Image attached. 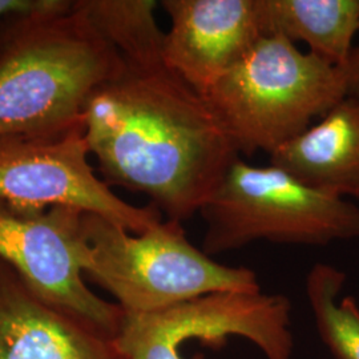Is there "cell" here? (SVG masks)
Instances as JSON below:
<instances>
[{"mask_svg": "<svg viewBox=\"0 0 359 359\" xmlns=\"http://www.w3.org/2000/svg\"><path fill=\"white\" fill-rule=\"evenodd\" d=\"M93 28L120 55L123 63L156 65L164 63L163 31L156 20V0H74Z\"/></svg>", "mask_w": 359, "mask_h": 359, "instance_id": "13", "label": "cell"}, {"mask_svg": "<svg viewBox=\"0 0 359 359\" xmlns=\"http://www.w3.org/2000/svg\"><path fill=\"white\" fill-rule=\"evenodd\" d=\"M86 212L74 206L13 205L0 201V259L44 299L90 322L115 339L124 318L84 283L90 249Z\"/></svg>", "mask_w": 359, "mask_h": 359, "instance_id": "7", "label": "cell"}, {"mask_svg": "<svg viewBox=\"0 0 359 359\" xmlns=\"http://www.w3.org/2000/svg\"><path fill=\"white\" fill-rule=\"evenodd\" d=\"M347 96L342 68L287 39H261L206 93L238 152L271 154Z\"/></svg>", "mask_w": 359, "mask_h": 359, "instance_id": "3", "label": "cell"}, {"mask_svg": "<svg viewBox=\"0 0 359 359\" xmlns=\"http://www.w3.org/2000/svg\"><path fill=\"white\" fill-rule=\"evenodd\" d=\"M0 201L39 208L74 206L133 233L163 219L152 204H129L96 175L83 124L51 135L0 139Z\"/></svg>", "mask_w": 359, "mask_h": 359, "instance_id": "8", "label": "cell"}, {"mask_svg": "<svg viewBox=\"0 0 359 359\" xmlns=\"http://www.w3.org/2000/svg\"><path fill=\"white\" fill-rule=\"evenodd\" d=\"M0 359H121L114 338L32 290L0 259Z\"/></svg>", "mask_w": 359, "mask_h": 359, "instance_id": "10", "label": "cell"}, {"mask_svg": "<svg viewBox=\"0 0 359 359\" xmlns=\"http://www.w3.org/2000/svg\"><path fill=\"white\" fill-rule=\"evenodd\" d=\"M346 274L316 264L306 277V295L322 342L335 359H359V306L354 297L339 299Z\"/></svg>", "mask_w": 359, "mask_h": 359, "instance_id": "14", "label": "cell"}, {"mask_svg": "<svg viewBox=\"0 0 359 359\" xmlns=\"http://www.w3.org/2000/svg\"><path fill=\"white\" fill-rule=\"evenodd\" d=\"M209 256L257 241L322 246L359 238V206L283 168L234 161L198 213Z\"/></svg>", "mask_w": 359, "mask_h": 359, "instance_id": "5", "label": "cell"}, {"mask_svg": "<svg viewBox=\"0 0 359 359\" xmlns=\"http://www.w3.org/2000/svg\"><path fill=\"white\" fill-rule=\"evenodd\" d=\"M115 48L69 7L0 23V139L83 124L92 92L121 69Z\"/></svg>", "mask_w": 359, "mask_h": 359, "instance_id": "2", "label": "cell"}, {"mask_svg": "<svg viewBox=\"0 0 359 359\" xmlns=\"http://www.w3.org/2000/svg\"><path fill=\"white\" fill-rule=\"evenodd\" d=\"M90 249L86 274L114 295L126 313H148L216 292L259 290L256 271L226 266L188 240L182 224L161 219L133 233L84 213Z\"/></svg>", "mask_w": 359, "mask_h": 359, "instance_id": "4", "label": "cell"}, {"mask_svg": "<svg viewBox=\"0 0 359 359\" xmlns=\"http://www.w3.org/2000/svg\"><path fill=\"white\" fill-rule=\"evenodd\" d=\"M265 36L278 35L342 67L359 32V0H258Z\"/></svg>", "mask_w": 359, "mask_h": 359, "instance_id": "12", "label": "cell"}, {"mask_svg": "<svg viewBox=\"0 0 359 359\" xmlns=\"http://www.w3.org/2000/svg\"><path fill=\"white\" fill-rule=\"evenodd\" d=\"M269 157L310 187L359 201L358 100L346 96Z\"/></svg>", "mask_w": 359, "mask_h": 359, "instance_id": "11", "label": "cell"}, {"mask_svg": "<svg viewBox=\"0 0 359 359\" xmlns=\"http://www.w3.org/2000/svg\"><path fill=\"white\" fill-rule=\"evenodd\" d=\"M290 326L292 304L285 295L216 292L148 313L124 311L114 341L121 359H185L180 348L192 339L222 347L231 337L250 341L266 359H292Z\"/></svg>", "mask_w": 359, "mask_h": 359, "instance_id": "6", "label": "cell"}, {"mask_svg": "<svg viewBox=\"0 0 359 359\" xmlns=\"http://www.w3.org/2000/svg\"><path fill=\"white\" fill-rule=\"evenodd\" d=\"M83 129L109 187L148 196L163 217L181 224L241 158L205 96L165 63H123L88 97Z\"/></svg>", "mask_w": 359, "mask_h": 359, "instance_id": "1", "label": "cell"}, {"mask_svg": "<svg viewBox=\"0 0 359 359\" xmlns=\"http://www.w3.org/2000/svg\"><path fill=\"white\" fill-rule=\"evenodd\" d=\"M71 3V0H0V23L19 15L63 10Z\"/></svg>", "mask_w": 359, "mask_h": 359, "instance_id": "15", "label": "cell"}, {"mask_svg": "<svg viewBox=\"0 0 359 359\" xmlns=\"http://www.w3.org/2000/svg\"><path fill=\"white\" fill-rule=\"evenodd\" d=\"M345 83L347 97H353L359 102V47H355L345 65L341 67Z\"/></svg>", "mask_w": 359, "mask_h": 359, "instance_id": "16", "label": "cell"}, {"mask_svg": "<svg viewBox=\"0 0 359 359\" xmlns=\"http://www.w3.org/2000/svg\"><path fill=\"white\" fill-rule=\"evenodd\" d=\"M164 63L204 95L265 36L258 0H163Z\"/></svg>", "mask_w": 359, "mask_h": 359, "instance_id": "9", "label": "cell"}]
</instances>
